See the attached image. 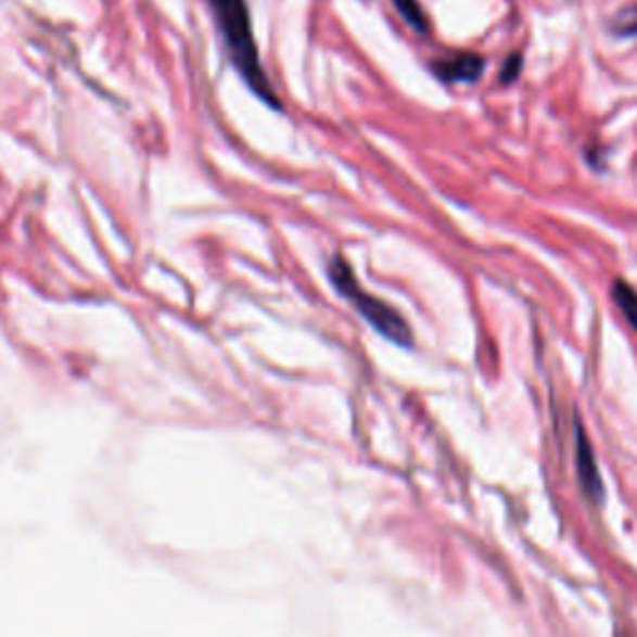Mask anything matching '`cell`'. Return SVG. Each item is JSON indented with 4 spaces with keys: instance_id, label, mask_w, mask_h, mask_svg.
Masks as SVG:
<instances>
[{
    "instance_id": "cell-1",
    "label": "cell",
    "mask_w": 637,
    "mask_h": 637,
    "mask_svg": "<svg viewBox=\"0 0 637 637\" xmlns=\"http://www.w3.org/2000/svg\"><path fill=\"white\" fill-rule=\"evenodd\" d=\"M207 3L212 8V15H215L219 33H222L229 61H232L234 71L240 73V78L247 82L254 95L265 100L267 105L275 110L282 107L275 88H271V82L267 78L265 67H262L247 0H207Z\"/></svg>"
},
{
    "instance_id": "cell-2",
    "label": "cell",
    "mask_w": 637,
    "mask_h": 637,
    "mask_svg": "<svg viewBox=\"0 0 637 637\" xmlns=\"http://www.w3.org/2000/svg\"><path fill=\"white\" fill-rule=\"evenodd\" d=\"M327 275L331 279V284L339 294L344 296L352 307L361 314L369 324L379 331L381 336H386L388 342H394L398 346H411L413 336H411V327L402 314H398L394 307H388L386 302H381L379 296L369 294L367 289L359 284L356 279L352 265L342 257H331L327 265Z\"/></svg>"
},
{
    "instance_id": "cell-3",
    "label": "cell",
    "mask_w": 637,
    "mask_h": 637,
    "mask_svg": "<svg viewBox=\"0 0 637 637\" xmlns=\"http://www.w3.org/2000/svg\"><path fill=\"white\" fill-rule=\"evenodd\" d=\"M431 67L446 82H473L483 73V58L475 53H456L444 58V61H436Z\"/></svg>"
},
{
    "instance_id": "cell-4",
    "label": "cell",
    "mask_w": 637,
    "mask_h": 637,
    "mask_svg": "<svg viewBox=\"0 0 637 637\" xmlns=\"http://www.w3.org/2000/svg\"><path fill=\"white\" fill-rule=\"evenodd\" d=\"M575 454H577V475H581L585 494L598 498L602 494L598 463H596V456H593L590 441H588V436H585V431L581 429V423L575 426Z\"/></svg>"
},
{
    "instance_id": "cell-5",
    "label": "cell",
    "mask_w": 637,
    "mask_h": 637,
    "mask_svg": "<svg viewBox=\"0 0 637 637\" xmlns=\"http://www.w3.org/2000/svg\"><path fill=\"white\" fill-rule=\"evenodd\" d=\"M613 300L623 311V317L627 319V324H630L637 331V292L635 289L625 282V279H615L613 282Z\"/></svg>"
},
{
    "instance_id": "cell-6",
    "label": "cell",
    "mask_w": 637,
    "mask_h": 637,
    "mask_svg": "<svg viewBox=\"0 0 637 637\" xmlns=\"http://www.w3.org/2000/svg\"><path fill=\"white\" fill-rule=\"evenodd\" d=\"M396 11L404 15V21L411 25L416 33H426L429 30V21H426V13H423V8L419 0H394Z\"/></svg>"
},
{
    "instance_id": "cell-7",
    "label": "cell",
    "mask_w": 637,
    "mask_h": 637,
    "mask_svg": "<svg viewBox=\"0 0 637 637\" xmlns=\"http://www.w3.org/2000/svg\"><path fill=\"white\" fill-rule=\"evenodd\" d=\"M613 30L617 33V36H635L637 33V8H623V11L615 15Z\"/></svg>"
},
{
    "instance_id": "cell-8",
    "label": "cell",
    "mask_w": 637,
    "mask_h": 637,
    "mask_svg": "<svg viewBox=\"0 0 637 637\" xmlns=\"http://www.w3.org/2000/svg\"><path fill=\"white\" fill-rule=\"evenodd\" d=\"M521 65H523V58L521 55H518V53L508 55V61L504 65V75H500V80H504L506 85L513 82L518 78V75H521Z\"/></svg>"
}]
</instances>
